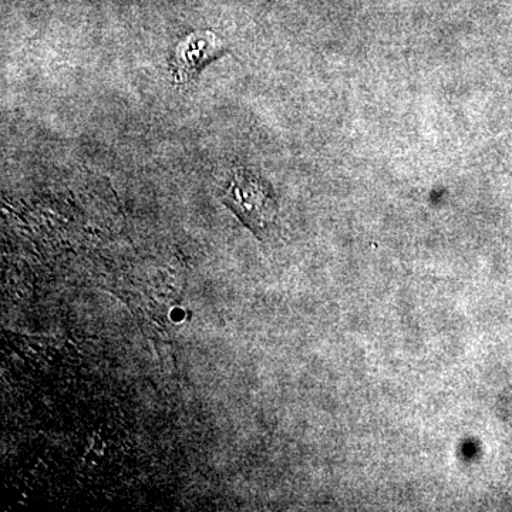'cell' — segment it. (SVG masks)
I'll return each instance as SVG.
<instances>
[{
	"label": "cell",
	"instance_id": "cell-2",
	"mask_svg": "<svg viewBox=\"0 0 512 512\" xmlns=\"http://www.w3.org/2000/svg\"><path fill=\"white\" fill-rule=\"evenodd\" d=\"M227 53L224 42L211 32H197L187 36L175 47L173 60V74L175 84L192 82L200 74L202 67L214 60L220 59Z\"/></svg>",
	"mask_w": 512,
	"mask_h": 512
},
{
	"label": "cell",
	"instance_id": "cell-1",
	"mask_svg": "<svg viewBox=\"0 0 512 512\" xmlns=\"http://www.w3.org/2000/svg\"><path fill=\"white\" fill-rule=\"evenodd\" d=\"M224 202L259 237L271 229L278 212L271 185L248 170L235 173L224 192Z\"/></svg>",
	"mask_w": 512,
	"mask_h": 512
}]
</instances>
